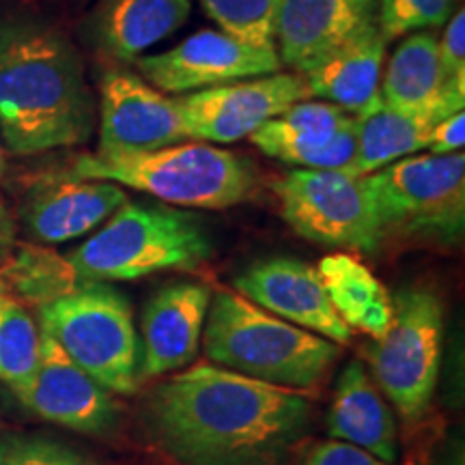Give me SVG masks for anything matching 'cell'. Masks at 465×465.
Masks as SVG:
<instances>
[{
	"label": "cell",
	"mask_w": 465,
	"mask_h": 465,
	"mask_svg": "<svg viewBox=\"0 0 465 465\" xmlns=\"http://www.w3.org/2000/svg\"><path fill=\"white\" fill-rule=\"evenodd\" d=\"M138 424L174 465H291L312 405L300 391L196 364L151 388Z\"/></svg>",
	"instance_id": "1"
},
{
	"label": "cell",
	"mask_w": 465,
	"mask_h": 465,
	"mask_svg": "<svg viewBox=\"0 0 465 465\" xmlns=\"http://www.w3.org/2000/svg\"><path fill=\"white\" fill-rule=\"evenodd\" d=\"M93 127L95 102L74 44L39 17L0 20V136L11 153L83 144Z\"/></svg>",
	"instance_id": "2"
},
{
	"label": "cell",
	"mask_w": 465,
	"mask_h": 465,
	"mask_svg": "<svg viewBox=\"0 0 465 465\" xmlns=\"http://www.w3.org/2000/svg\"><path fill=\"white\" fill-rule=\"evenodd\" d=\"M205 353L220 369L289 391L315 388L339 360L336 342L229 291L209 304Z\"/></svg>",
	"instance_id": "3"
},
{
	"label": "cell",
	"mask_w": 465,
	"mask_h": 465,
	"mask_svg": "<svg viewBox=\"0 0 465 465\" xmlns=\"http://www.w3.org/2000/svg\"><path fill=\"white\" fill-rule=\"evenodd\" d=\"M212 254L213 243L196 213L127 201L65 261L84 287L138 281L166 270L190 272Z\"/></svg>",
	"instance_id": "4"
},
{
	"label": "cell",
	"mask_w": 465,
	"mask_h": 465,
	"mask_svg": "<svg viewBox=\"0 0 465 465\" xmlns=\"http://www.w3.org/2000/svg\"><path fill=\"white\" fill-rule=\"evenodd\" d=\"M69 173L80 179H102L143 190L173 205L199 209L242 205L259 192V174L252 162L203 143H179L119 158L83 155Z\"/></svg>",
	"instance_id": "5"
},
{
	"label": "cell",
	"mask_w": 465,
	"mask_h": 465,
	"mask_svg": "<svg viewBox=\"0 0 465 465\" xmlns=\"http://www.w3.org/2000/svg\"><path fill=\"white\" fill-rule=\"evenodd\" d=\"M39 330L108 392L134 394L141 386L143 347L132 306L108 282L84 284L39 306Z\"/></svg>",
	"instance_id": "6"
},
{
	"label": "cell",
	"mask_w": 465,
	"mask_h": 465,
	"mask_svg": "<svg viewBox=\"0 0 465 465\" xmlns=\"http://www.w3.org/2000/svg\"><path fill=\"white\" fill-rule=\"evenodd\" d=\"M383 235L459 243L465 226V155H414L366 174Z\"/></svg>",
	"instance_id": "7"
},
{
	"label": "cell",
	"mask_w": 465,
	"mask_h": 465,
	"mask_svg": "<svg viewBox=\"0 0 465 465\" xmlns=\"http://www.w3.org/2000/svg\"><path fill=\"white\" fill-rule=\"evenodd\" d=\"M444 308L435 291L405 287L392 298V323L380 341L366 347L375 386L407 422H418L438 386Z\"/></svg>",
	"instance_id": "8"
},
{
	"label": "cell",
	"mask_w": 465,
	"mask_h": 465,
	"mask_svg": "<svg viewBox=\"0 0 465 465\" xmlns=\"http://www.w3.org/2000/svg\"><path fill=\"white\" fill-rule=\"evenodd\" d=\"M281 213L308 242L377 252L383 235L364 177L341 171H291L274 182Z\"/></svg>",
	"instance_id": "9"
},
{
	"label": "cell",
	"mask_w": 465,
	"mask_h": 465,
	"mask_svg": "<svg viewBox=\"0 0 465 465\" xmlns=\"http://www.w3.org/2000/svg\"><path fill=\"white\" fill-rule=\"evenodd\" d=\"M190 138L237 143L276 119L293 104L311 100L304 74H270L259 78L173 97Z\"/></svg>",
	"instance_id": "10"
},
{
	"label": "cell",
	"mask_w": 465,
	"mask_h": 465,
	"mask_svg": "<svg viewBox=\"0 0 465 465\" xmlns=\"http://www.w3.org/2000/svg\"><path fill=\"white\" fill-rule=\"evenodd\" d=\"M183 116L173 97L127 69H110L100 83V143L95 155L147 153L185 141Z\"/></svg>",
	"instance_id": "11"
},
{
	"label": "cell",
	"mask_w": 465,
	"mask_h": 465,
	"mask_svg": "<svg viewBox=\"0 0 465 465\" xmlns=\"http://www.w3.org/2000/svg\"><path fill=\"white\" fill-rule=\"evenodd\" d=\"M136 67L153 89L185 93L276 74L282 63L276 50L254 48L223 31H201L164 54L136 58Z\"/></svg>",
	"instance_id": "12"
},
{
	"label": "cell",
	"mask_w": 465,
	"mask_h": 465,
	"mask_svg": "<svg viewBox=\"0 0 465 465\" xmlns=\"http://www.w3.org/2000/svg\"><path fill=\"white\" fill-rule=\"evenodd\" d=\"M11 392L33 414L72 431L108 435L119 427L121 407L113 392L93 381L44 332L37 369L25 386Z\"/></svg>",
	"instance_id": "13"
},
{
	"label": "cell",
	"mask_w": 465,
	"mask_h": 465,
	"mask_svg": "<svg viewBox=\"0 0 465 465\" xmlns=\"http://www.w3.org/2000/svg\"><path fill=\"white\" fill-rule=\"evenodd\" d=\"M124 203L127 194L119 183L45 173L25 185L17 218L33 242L63 243L100 226Z\"/></svg>",
	"instance_id": "14"
},
{
	"label": "cell",
	"mask_w": 465,
	"mask_h": 465,
	"mask_svg": "<svg viewBox=\"0 0 465 465\" xmlns=\"http://www.w3.org/2000/svg\"><path fill=\"white\" fill-rule=\"evenodd\" d=\"M270 158L306 171H353L356 162V121L345 108L330 102L304 100L250 136Z\"/></svg>",
	"instance_id": "15"
},
{
	"label": "cell",
	"mask_w": 465,
	"mask_h": 465,
	"mask_svg": "<svg viewBox=\"0 0 465 465\" xmlns=\"http://www.w3.org/2000/svg\"><path fill=\"white\" fill-rule=\"evenodd\" d=\"M235 289L254 306L336 345L351 341V328L330 302L317 267L298 259H267L237 276Z\"/></svg>",
	"instance_id": "16"
},
{
	"label": "cell",
	"mask_w": 465,
	"mask_h": 465,
	"mask_svg": "<svg viewBox=\"0 0 465 465\" xmlns=\"http://www.w3.org/2000/svg\"><path fill=\"white\" fill-rule=\"evenodd\" d=\"M373 20L375 0H281L278 58L295 74H308Z\"/></svg>",
	"instance_id": "17"
},
{
	"label": "cell",
	"mask_w": 465,
	"mask_h": 465,
	"mask_svg": "<svg viewBox=\"0 0 465 465\" xmlns=\"http://www.w3.org/2000/svg\"><path fill=\"white\" fill-rule=\"evenodd\" d=\"M212 289L199 282H173L160 289L143 311V380L182 371L196 358Z\"/></svg>",
	"instance_id": "18"
},
{
	"label": "cell",
	"mask_w": 465,
	"mask_h": 465,
	"mask_svg": "<svg viewBox=\"0 0 465 465\" xmlns=\"http://www.w3.org/2000/svg\"><path fill=\"white\" fill-rule=\"evenodd\" d=\"M386 106L399 113L431 116L435 121L459 113L465 106V89L449 80L440 61L438 37L416 33L394 50L380 83Z\"/></svg>",
	"instance_id": "19"
},
{
	"label": "cell",
	"mask_w": 465,
	"mask_h": 465,
	"mask_svg": "<svg viewBox=\"0 0 465 465\" xmlns=\"http://www.w3.org/2000/svg\"><path fill=\"white\" fill-rule=\"evenodd\" d=\"M325 429L332 440L358 446L383 463L397 461V420L360 360L349 362L341 373Z\"/></svg>",
	"instance_id": "20"
},
{
	"label": "cell",
	"mask_w": 465,
	"mask_h": 465,
	"mask_svg": "<svg viewBox=\"0 0 465 465\" xmlns=\"http://www.w3.org/2000/svg\"><path fill=\"white\" fill-rule=\"evenodd\" d=\"M190 11V0H100L89 17V37L104 56L130 63L182 28Z\"/></svg>",
	"instance_id": "21"
},
{
	"label": "cell",
	"mask_w": 465,
	"mask_h": 465,
	"mask_svg": "<svg viewBox=\"0 0 465 465\" xmlns=\"http://www.w3.org/2000/svg\"><path fill=\"white\" fill-rule=\"evenodd\" d=\"M386 42L377 20L369 22L322 65L304 74L311 100L336 104L351 114L362 110L380 93Z\"/></svg>",
	"instance_id": "22"
},
{
	"label": "cell",
	"mask_w": 465,
	"mask_h": 465,
	"mask_svg": "<svg viewBox=\"0 0 465 465\" xmlns=\"http://www.w3.org/2000/svg\"><path fill=\"white\" fill-rule=\"evenodd\" d=\"M353 121L358 149L351 174L356 177H366L401 158L427 151L433 127L440 124L431 116L407 114L386 106L380 93L353 114Z\"/></svg>",
	"instance_id": "23"
},
{
	"label": "cell",
	"mask_w": 465,
	"mask_h": 465,
	"mask_svg": "<svg viewBox=\"0 0 465 465\" xmlns=\"http://www.w3.org/2000/svg\"><path fill=\"white\" fill-rule=\"evenodd\" d=\"M330 302L349 328L380 341L392 323V298L366 265L347 252L322 259L317 267Z\"/></svg>",
	"instance_id": "24"
},
{
	"label": "cell",
	"mask_w": 465,
	"mask_h": 465,
	"mask_svg": "<svg viewBox=\"0 0 465 465\" xmlns=\"http://www.w3.org/2000/svg\"><path fill=\"white\" fill-rule=\"evenodd\" d=\"M0 282L7 293L37 308L83 287L65 259L31 243H17L11 259L0 267Z\"/></svg>",
	"instance_id": "25"
},
{
	"label": "cell",
	"mask_w": 465,
	"mask_h": 465,
	"mask_svg": "<svg viewBox=\"0 0 465 465\" xmlns=\"http://www.w3.org/2000/svg\"><path fill=\"white\" fill-rule=\"evenodd\" d=\"M42 356V330L14 295L0 293V381L11 391L31 380Z\"/></svg>",
	"instance_id": "26"
},
{
	"label": "cell",
	"mask_w": 465,
	"mask_h": 465,
	"mask_svg": "<svg viewBox=\"0 0 465 465\" xmlns=\"http://www.w3.org/2000/svg\"><path fill=\"white\" fill-rule=\"evenodd\" d=\"M278 3L281 0H201L223 33L265 50H276Z\"/></svg>",
	"instance_id": "27"
},
{
	"label": "cell",
	"mask_w": 465,
	"mask_h": 465,
	"mask_svg": "<svg viewBox=\"0 0 465 465\" xmlns=\"http://www.w3.org/2000/svg\"><path fill=\"white\" fill-rule=\"evenodd\" d=\"M457 0H380V25L383 37L440 26L455 14Z\"/></svg>",
	"instance_id": "28"
},
{
	"label": "cell",
	"mask_w": 465,
	"mask_h": 465,
	"mask_svg": "<svg viewBox=\"0 0 465 465\" xmlns=\"http://www.w3.org/2000/svg\"><path fill=\"white\" fill-rule=\"evenodd\" d=\"M0 465H97L83 452L44 435L9 433L0 438Z\"/></svg>",
	"instance_id": "29"
},
{
	"label": "cell",
	"mask_w": 465,
	"mask_h": 465,
	"mask_svg": "<svg viewBox=\"0 0 465 465\" xmlns=\"http://www.w3.org/2000/svg\"><path fill=\"white\" fill-rule=\"evenodd\" d=\"M440 61L449 80L459 89H465V14L459 9L450 15L444 35L438 39Z\"/></svg>",
	"instance_id": "30"
},
{
	"label": "cell",
	"mask_w": 465,
	"mask_h": 465,
	"mask_svg": "<svg viewBox=\"0 0 465 465\" xmlns=\"http://www.w3.org/2000/svg\"><path fill=\"white\" fill-rule=\"evenodd\" d=\"M304 465H388L358 446L347 444V441L328 440L322 444L312 446L306 455Z\"/></svg>",
	"instance_id": "31"
},
{
	"label": "cell",
	"mask_w": 465,
	"mask_h": 465,
	"mask_svg": "<svg viewBox=\"0 0 465 465\" xmlns=\"http://www.w3.org/2000/svg\"><path fill=\"white\" fill-rule=\"evenodd\" d=\"M465 144V113H459L441 119L438 125L433 127L431 141H429L427 151L435 155H446V153H457Z\"/></svg>",
	"instance_id": "32"
},
{
	"label": "cell",
	"mask_w": 465,
	"mask_h": 465,
	"mask_svg": "<svg viewBox=\"0 0 465 465\" xmlns=\"http://www.w3.org/2000/svg\"><path fill=\"white\" fill-rule=\"evenodd\" d=\"M17 246V226L11 216L9 207L5 205L3 196H0V267H3L14 254Z\"/></svg>",
	"instance_id": "33"
},
{
	"label": "cell",
	"mask_w": 465,
	"mask_h": 465,
	"mask_svg": "<svg viewBox=\"0 0 465 465\" xmlns=\"http://www.w3.org/2000/svg\"><path fill=\"white\" fill-rule=\"evenodd\" d=\"M5 174V151H3V144H0V179H3Z\"/></svg>",
	"instance_id": "34"
},
{
	"label": "cell",
	"mask_w": 465,
	"mask_h": 465,
	"mask_svg": "<svg viewBox=\"0 0 465 465\" xmlns=\"http://www.w3.org/2000/svg\"><path fill=\"white\" fill-rule=\"evenodd\" d=\"M5 291H7V289H5V284L0 282V293H5Z\"/></svg>",
	"instance_id": "35"
}]
</instances>
